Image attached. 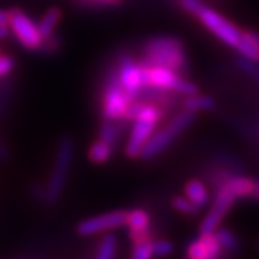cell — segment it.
Returning a JSON list of instances; mask_svg holds the SVG:
<instances>
[{"label":"cell","mask_w":259,"mask_h":259,"mask_svg":"<svg viewBox=\"0 0 259 259\" xmlns=\"http://www.w3.org/2000/svg\"><path fill=\"white\" fill-rule=\"evenodd\" d=\"M196 18L202 22L204 28H207L216 37H219L223 44L235 48L241 40L242 32L236 28L231 20L223 18L221 13L210 9L207 6H202L200 10L196 13Z\"/></svg>","instance_id":"obj_7"},{"label":"cell","mask_w":259,"mask_h":259,"mask_svg":"<svg viewBox=\"0 0 259 259\" xmlns=\"http://www.w3.org/2000/svg\"><path fill=\"white\" fill-rule=\"evenodd\" d=\"M213 233H214V236H216V239L219 242L223 252L232 255V253H236L239 250V248H241V243H239L238 236L231 229H228V228H218Z\"/></svg>","instance_id":"obj_17"},{"label":"cell","mask_w":259,"mask_h":259,"mask_svg":"<svg viewBox=\"0 0 259 259\" xmlns=\"http://www.w3.org/2000/svg\"><path fill=\"white\" fill-rule=\"evenodd\" d=\"M235 48L238 49L241 56L246 58V59H250V61L259 62V47L253 42V39L246 32H242L241 40L238 42V45Z\"/></svg>","instance_id":"obj_19"},{"label":"cell","mask_w":259,"mask_h":259,"mask_svg":"<svg viewBox=\"0 0 259 259\" xmlns=\"http://www.w3.org/2000/svg\"><path fill=\"white\" fill-rule=\"evenodd\" d=\"M143 65V78L144 88H157V90H170L175 91L179 79L182 78L179 72L160 66V65H148L141 61Z\"/></svg>","instance_id":"obj_11"},{"label":"cell","mask_w":259,"mask_h":259,"mask_svg":"<svg viewBox=\"0 0 259 259\" xmlns=\"http://www.w3.org/2000/svg\"><path fill=\"white\" fill-rule=\"evenodd\" d=\"M236 197L228 190L225 185H221L216 187V194L213 206L210 207L209 213L204 216V219L200 223V235L202 233H213L219 228V225L223 221V218L228 214V212L232 209L235 203Z\"/></svg>","instance_id":"obj_8"},{"label":"cell","mask_w":259,"mask_h":259,"mask_svg":"<svg viewBox=\"0 0 259 259\" xmlns=\"http://www.w3.org/2000/svg\"><path fill=\"white\" fill-rule=\"evenodd\" d=\"M171 206H173V209L177 210V212L183 213V214H190V216H196V214H199L200 210H202L199 206H196L192 200H189L185 196H176V197H173Z\"/></svg>","instance_id":"obj_20"},{"label":"cell","mask_w":259,"mask_h":259,"mask_svg":"<svg viewBox=\"0 0 259 259\" xmlns=\"http://www.w3.org/2000/svg\"><path fill=\"white\" fill-rule=\"evenodd\" d=\"M148 225H150V216H148V213L146 210L134 209L131 212H127L125 226L128 228L131 241L134 242V243L153 239Z\"/></svg>","instance_id":"obj_12"},{"label":"cell","mask_w":259,"mask_h":259,"mask_svg":"<svg viewBox=\"0 0 259 259\" xmlns=\"http://www.w3.org/2000/svg\"><path fill=\"white\" fill-rule=\"evenodd\" d=\"M8 33H9L8 28H0V39H3V37L8 36Z\"/></svg>","instance_id":"obj_32"},{"label":"cell","mask_w":259,"mask_h":259,"mask_svg":"<svg viewBox=\"0 0 259 259\" xmlns=\"http://www.w3.org/2000/svg\"><path fill=\"white\" fill-rule=\"evenodd\" d=\"M120 125L114 124V121H105V124L100 130V140L111 144V146H115L118 139H120Z\"/></svg>","instance_id":"obj_22"},{"label":"cell","mask_w":259,"mask_h":259,"mask_svg":"<svg viewBox=\"0 0 259 259\" xmlns=\"http://www.w3.org/2000/svg\"><path fill=\"white\" fill-rule=\"evenodd\" d=\"M250 197H253V199L259 200V180L258 182H255V185H253V190H252Z\"/></svg>","instance_id":"obj_30"},{"label":"cell","mask_w":259,"mask_h":259,"mask_svg":"<svg viewBox=\"0 0 259 259\" xmlns=\"http://www.w3.org/2000/svg\"><path fill=\"white\" fill-rule=\"evenodd\" d=\"M185 194L189 200H192L200 209L206 207L209 204V202H210V196H209V192H207L206 186L200 180H197V179L189 180L186 183Z\"/></svg>","instance_id":"obj_13"},{"label":"cell","mask_w":259,"mask_h":259,"mask_svg":"<svg viewBox=\"0 0 259 259\" xmlns=\"http://www.w3.org/2000/svg\"><path fill=\"white\" fill-rule=\"evenodd\" d=\"M9 26L15 39L25 49L37 51V49L44 48V37L39 32L37 23L30 16H28L23 10H10Z\"/></svg>","instance_id":"obj_6"},{"label":"cell","mask_w":259,"mask_h":259,"mask_svg":"<svg viewBox=\"0 0 259 259\" xmlns=\"http://www.w3.org/2000/svg\"><path fill=\"white\" fill-rule=\"evenodd\" d=\"M164 112L154 104H141L137 115L133 120V128L125 146V154L130 158L140 157V153L157 127Z\"/></svg>","instance_id":"obj_2"},{"label":"cell","mask_w":259,"mask_h":259,"mask_svg":"<svg viewBox=\"0 0 259 259\" xmlns=\"http://www.w3.org/2000/svg\"><path fill=\"white\" fill-rule=\"evenodd\" d=\"M143 62L166 66L180 74L187 68L189 59L180 39L175 36H156L147 40L143 48Z\"/></svg>","instance_id":"obj_1"},{"label":"cell","mask_w":259,"mask_h":259,"mask_svg":"<svg viewBox=\"0 0 259 259\" xmlns=\"http://www.w3.org/2000/svg\"><path fill=\"white\" fill-rule=\"evenodd\" d=\"M61 19H62V12H61V9H58V8L49 9L40 18L39 23H37V28H39V32H40V35L44 37V40L48 39V37L54 36L55 29L58 26V23L61 22Z\"/></svg>","instance_id":"obj_15"},{"label":"cell","mask_w":259,"mask_h":259,"mask_svg":"<svg viewBox=\"0 0 259 259\" xmlns=\"http://www.w3.org/2000/svg\"><path fill=\"white\" fill-rule=\"evenodd\" d=\"M15 69V59L12 56L0 55V78L9 75Z\"/></svg>","instance_id":"obj_27"},{"label":"cell","mask_w":259,"mask_h":259,"mask_svg":"<svg viewBox=\"0 0 259 259\" xmlns=\"http://www.w3.org/2000/svg\"><path fill=\"white\" fill-rule=\"evenodd\" d=\"M180 5L186 12H189L193 16H196V13L203 6V3L200 0H180Z\"/></svg>","instance_id":"obj_28"},{"label":"cell","mask_w":259,"mask_h":259,"mask_svg":"<svg viewBox=\"0 0 259 259\" xmlns=\"http://www.w3.org/2000/svg\"><path fill=\"white\" fill-rule=\"evenodd\" d=\"M223 185L228 187V190L236 199H241V197H250L255 180L246 176H231Z\"/></svg>","instance_id":"obj_14"},{"label":"cell","mask_w":259,"mask_h":259,"mask_svg":"<svg viewBox=\"0 0 259 259\" xmlns=\"http://www.w3.org/2000/svg\"><path fill=\"white\" fill-rule=\"evenodd\" d=\"M256 248H258V250H259V241L256 242Z\"/></svg>","instance_id":"obj_33"},{"label":"cell","mask_w":259,"mask_h":259,"mask_svg":"<svg viewBox=\"0 0 259 259\" xmlns=\"http://www.w3.org/2000/svg\"><path fill=\"white\" fill-rule=\"evenodd\" d=\"M117 253V238L114 235H107L102 239L95 259H114Z\"/></svg>","instance_id":"obj_21"},{"label":"cell","mask_w":259,"mask_h":259,"mask_svg":"<svg viewBox=\"0 0 259 259\" xmlns=\"http://www.w3.org/2000/svg\"><path fill=\"white\" fill-rule=\"evenodd\" d=\"M153 256H154V253H153V239L134 243L133 258L131 259H151Z\"/></svg>","instance_id":"obj_24"},{"label":"cell","mask_w":259,"mask_h":259,"mask_svg":"<svg viewBox=\"0 0 259 259\" xmlns=\"http://www.w3.org/2000/svg\"><path fill=\"white\" fill-rule=\"evenodd\" d=\"M214 158H216V163L222 164V167L225 168H229V170H242L243 168L241 160H238L229 153H218V154H214Z\"/></svg>","instance_id":"obj_25"},{"label":"cell","mask_w":259,"mask_h":259,"mask_svg":"<svg viewBox=\"0 0 259 259\" xmlns=\"http://www.w3.org/2000/svg\"><path fill=\"white\" fill-rule=\"evenodd\" d=\"M127 222V212L115 210V212L104 213L100 216H94L91 219H87L78 225L76 231L81 236H93L102 232L112 231L121 226H125Z\"/></svg>","instance_id":"obj_10"},{"label":"cell","mask_w":259,"mask_h":259,"mask_svg":"<svg viewBox=\"0 0 259 259\" xmlns=\"http://www.w3.org/2000/svg\"><path fill=\"white\" fill-rule=\"evenodd\" d=\"M246 33L253 39V42H255V44L259 47V33H256V32H252V30H248Z\"/></svg>","instance_id":"obj_31"},{"label":"cell","mask_w":259,"mask_h":259,"mask_svg":"<svg viewBox=\"0 0 259 259\" xmlns=\"http://www.w3.org/2000/svg\"><path fill=\"white\" fill-rule=\"evenodd\" d=\"M10 12L0 9V28H8L9 26Z\"/></svg>","instance_id":"obj_29"},{"label":"cell","mask_w":259,"mask_h":259,"mask_svg":"<svg viewBox=\"0 0 259 259\" xmlns=\"http://www.w3.org/2000/svg\"><path fill=\"white\" fill-rule=\"evenodd\" d=\"M131 102L133 100L121 85L117 68L112 69L102 93V118L105 121L124 120Z\"/></svg>","instance_id":"obj_5"},{"label":"cell","mask_w":259,"mask_h":259,"mask_svg":"<svg viewBox=\"0 0 259 259\" xmlns=\"http://www.w3.org/2000/svg\"><path fill=\"white\" fill-rule=\"evenodd\" d=\"M183 107H185V110L193 112L210 111L214 108V100L210 97H206V95H199V94L187 95Z\"/></svg>","instance_id":"obj_18"},{"label":"cell","mask_w":259,"mask_h":259,"mask_svg":"<svg viewBox=\"0 0 259 259\" xmlns=\"http://www.w3.org/2000/svg\"><path fill=\"white\" fill-rule=\"evenodd\" d=\"M72 158H74V141L69 137H65L58 144L55 164L45 190V199L48 200V203H55L59 199L72 164Z\"/></svg>","instance_id":"obj_4"},{"label":"cell","mask_w":259,"mask_h":259,"mask_svg":"<svg viewBox=\"0 0 259 259\" xmlns=\"http://www.w3.org/2000/svg\"><path fill=\"white\" fill-rule=\"evenodd\" d=\"M117 72L120 82L127 93L130 98L134 101V98L139 95L144 88V78H143V65L137 64L131 56H121L117 66Z\"/></svg>","instance_id":"obj_9"},{"label":"cell","mask_w":259,"mask_h":259,"mask_svg":"<svg viewBox=\"0 0 259 259\" xmlns=\"http://www.w3.org/2000/svg\"><path fill=\"white\" fill-rule=\"evenodd\" d=\"M112 153H114V146L102 140H97L90 146L88 158L95 164H104L112 157Z\"/></svg>","instance_id":"obj_16"},{"label":"cell","mask_w":259,"mask_h":259,"mask_svg":"<svg viewBox=\"0 0 259 259\" xmlns=\"http://www.w3.org/2000/svg\"><path fill=\"white\" fill-rule=\"evenodd\" d=\"M197 118V112L185 110L176 117H173L170 122L164 125L163 128L157 130L156 133L151 134V137L147 140L144 147L140 153V157L148 160V158L156 157L163 150H166L175 140L189 128Z\"/></svg>","instance_id":"obj_3"},{"label":"cell","mask_w":259,"mask_h":259,"mask_svg":"<svg viewBox=\"0 0 259 259\" xmlns=\"http://www.w3.org/2000/svg\"><path fill=\"white\" fill-rule=\"evenodd\" d=\"M175 250V246L170 241L161 239V241H153V253L154 256L158 258H166L168 255H171Z\"/></svg>","instance_id":"obj_26"},{"label":"cell","mask_w":259,"mask_h":259,"mask_svg":"<svg viewBox=\"0 0 259 259\" xmlns=\"http://www.w3.org/2000/svg\"><path fill=\"white\" fill-rule=\"evenodd\" d=\"M236 65H238V68L241 69L242 72H245L248 76H250L252 79H255V81L259 83L258 62L250 61V59H246V58H243V56H239V58H236Z\"/></svg>","instance_id":"obj_23"}]
</instances>
